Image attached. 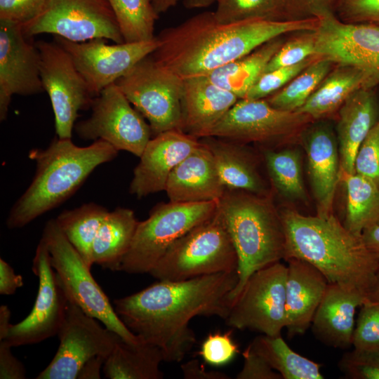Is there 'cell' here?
Returning <instances> with one entry per match:
<instances>
[{"label": "cell", "instance_id": "6da1fadb", "mask_svg": "<svg viewBox=\"0 0 379 379\" xmlns=\"http://www.w3.org/2000/svg\"><path fill=\"white\" fill-rule=\"evenodd\" d=\"M237 272H220L184 281L152 284L132 295L114 300L123 323L142 340L159 347L164 361L179 362L196 343L189 326L197 316L224 320L231 307L230 294Z\"/></svg>", "mask_w": 379, "mask_h": 379}, {"label": "cell", "instance_id": "7a4b0ae2", "mask_svg": "<svg viewBox=\"0 0 379 379\" xmlns=\"http://www.w3.org/2000/svg\"><path fill=\"white\" fill-rule=\"evenodd\" d=\"M317 17L291 20L253 19L220 23L213 12L199 13L162 30L151 54L181 79L206 75L250 53L266 42L293 32L315 31Z\"/></svg>", "mask_w": 379, "mask_h": 379}, {"label": "cell", "instance_id": "3957f363", "mask_svg": "<svg viewBox=\"0 0 379 379\" xmlns=\"http://www.w3.org/2000/svg\"><path fill=\"white\" fill-rule=\"evenodd\" d=\"M279 211L286 237L285 260L295 258L308 262L328 283L366 295L379 270V260L361 234L348 230L333 213L313 216L291 208Z\"/></svg>", "mask_w": 379, "mask_h": 379}, {"label": "cell", "instance_id": "277c9868", "mask_svg": "<svg viewBox=\"0 0 379 379\" xmlns=\"http://www.w3.org/2000/svg\"><path fill=\"white\" fill-rule=\"evenodd\" d=\"M118 150L102 140L86 147L56 138L46 149H32L34 176L6 219L8 229L21 228L70 198L98 166L111 161Z\"/></svg>", "mask_w": 379, "mask_h": 379}, {"label": "cell", "instance_id": "5b68a950", "mask_svg": "<svg viewBox=\"0 0 379 379\" xmlns=\"http://www.w3.org/2000/svg\"><path fill=\"white\" fill-rule=\"evenodd\" d=\"M218 209L238 257L239 280L230 294L232 305L255 272L285 259L286 237L273 193L226 189Z\"/></svg>", "mask_w": 379, "mask_h": 379}, {"label": "cell", "instance_id": "8992f818", "mask_svg": "<svg viewBox=\"0 0 379 379\" xmlns=\"http://www.w3.org/2000/svg\"><path fill=\"white\" fill-rule=\"evenodd\" d=\"M237 270V254L217 208L175 241L149 274L158 280L176 281Z\"/></svg>", "mask_w": 379, "mask_h": 379}, {"label": "cell", "instance_id": "52a82bcc", "mask_svg": "<svg viewBox=\"0 0 379 379\" xmlns=\"http://www.w3.org/2000/svg\"><path fill=\"white\" fill-rule=\"evenodd\" d=\"M41 238L46 244L51 265L68 299L126 341L131 343L142 341L120 319L108 297L93 278L91 267L68 241L55 219L46 222Z\"/></svg>", "mask_w": 379, "mask_h": 379}, {"label": "cell", "instance_id": "ba28073f", "mask_svg": "<svg viewBox=\"0 0 379 379\" xmlns=\"http://www.w3.org/2000/svg\"><path fill=\"white\" fill-rule=\"evenodd\" d=\"M218 201L159 203L149 217L139 221L131 246L119 271L149 273L166 250L192 229L216 212Z\"/></svg>", "mask_w": 379, "mask_h": 379}, {"label": "cell", "instance_id": "9c48e42d", "mask_svg": "<svg viewBox=\"0 0 379 379\" xmlns=\"http://www.w3.org/2000/svg\"><path fill=\"white\" fill-rule=\"evenodd\" d=\"M115 84L147 120L154 136L171 130L181 131L182 79L159 63L151 54Z\"/></svg>", "mask_w": 379, "mask_h": 379}, {"label": "cell", "instance_id": "30bf717a", "mask_svg": "<svg viewBox=\"0 0 379 379\" xmlns=\"http://www.w3.org/2000/svg\"><path fill=\"white\" fill-rule=\"evenodd\" d=\"M287 266L277 262L255 272L231 305L227 326L280 336L286 327Z\"/></svg>", "mask_w": 379, "mask_h": 379}, {"label": "cell", "instance_id": "8fae6325", "mask_svg": "<svg viewBox=\"0 0 379 379\" xmlns=\"http://www.w3.org/2000/svg\"><path fill=\"white\" fill-rule=\"evenodd\" d=\"M22 29L27 37L46 33L74 42L104 39L124 43L107 0H47L40 15Z\"/></svg>", "mask_w": 379, "mask_h": 379}, {"label": "cell", "instance_id": "7c38bea8", "mask_svg": "<svg viewBox=\"0 0 379 379\" xmlns=\"http://www.w3.org/2000/svg\"><path fill=\"white\" fill-rule=\"evenodd\" d=\"M91 107V116L74 128L81 139L102 140L118 151L141 156L152 138L151 128L115 83L95 96Z\"/></svg>", "mask_w": 379, "mask_h": 379}, {"label": "cell", "instance_id": "4fadbf2b", "mask_svg": "<svg viewBox=\"0 0 379 379\" xmlns=\"http://www.w3.org/2000/svg\"><path fill=\"white\" fill-rule=\"evenodd\" d=\"M40 57V77L47 92L58 138L72 139L80 110L91 107L95 96L69 53L57 42L34 44Z\"/></svg>", "mask_w": 379, "mask_h": 379}, {"label": "cell", "instance_id": "5bb4252c", "mask_svg": "<svg viewBox=\"0 0 379 379\" xmlns=\"http://www.w3.org/2000/svg\"><path fill=\"white\" fill-rule=\"evenodd\" d=\"M313 121L297 111L272 107L266 99H239L213 128L208 136H214L262 147L288 139L302 131Z\"/></svg>", "mask_w": 379, "mask_h": 379}, {"label": "cell", "instance_id": "9a60e30c", "mask_svg": "<svg viewBox=\"0 0 379 379\" xmlns=\"http://www.w3.org/2000/svg\"><path fill=\"white\" fill-rule=\"evenodd\" d=\"M69 300L65 315L58 332L60 344L50 362L37 379H76L83 365L91 358L107 357L119 335L101 326Z\"/></svg>", "mask_w": 379, "mask_h": 379}, {"label": "cell", "instance_id": "2e32d148", "mask_svg": "<svg viewBox=\"0 0 379 379\" xmlns=\"http://www.w3.org/2000/svg\"><path fill=\"white\" fill-rule=\"evenodd\" d=\"M32 271L39 279V289L29 314L20 322L11 324L4 341L11 347L39 343L58 334L63 321L68 298L53 268L45 241L36 247Z\"/></svg>", "mask_w": 379, "mask_h": 379}, {"label": "cell", "instance_id": "e0dca14e", "mask_svg": "<svg viewBox=\"0 0 379 379\" xmlns=\"http://www.w3.org/2000/svg\"><path fill=\"white\" fill-rule=\"evenodd\" d=\"M55 39L69 53L95 97L152 54L159 44L157 36L149 41L113 45L107 44L104 39L83 42L60 36Z\"/></svg>", "mask_w": 379, "mask_h": 379}, {"label": "cell", "instance_id": "ac0fdd59", "mask_svg": "<svg viewBox=\"0 0 379 379\" xmlns=\"http://www.w3.org/2000/svg\"><path fill=\"white\" fill-rule=\"evenodd\" d=\"M315 32V55L337 65L355 66L379 78V27L346 23L331 9L319 12Z\"/></svg>", "mask_w": 379, "mask_h": 379}, {"label": "cell", "instance_id": "d6986e66", "mask_svg": "<svg viewBox=\"0 0 379 379\" xmlns=\"http://www.w3.org/2000/svg\"><path fill=\"white\" fill-rule=\"evenodd\" d=\"M43 91L36 47L27 41L22 25L0 20V120L6 119L13 95Z\"/></svg>", "mask_w": 379, "mask_h": 379}, {"label": "cell", "instance_id": "ffe728a7", "mask_svg": "<svg viewBox=\"0 0 379 379\" xmlns=\"http://www.w3.org/2000/svg\"><path fill=\"white\" fill-rule=\"evenodd\" d=\"M307 164V174L317 215L333 214L337 185L340 182V154L336 133L329 124L319 121L300 133Z\"/></svg>", "mask_w": 379, "mask_h": 379}, {"label": "cell", "instance_id": "44dd1931", "mask_svg": "<svg viewBox=\"0 0 379 379\" xmlns=\"http://www.w3.org/2000/svg\"><path fill=\"white\" fill-rule=\"evenodd\" d=\"M199 145V139L180 130H171L154 136L147 142L133 170L129 192L141 199L165 191L172 171Z\"/></svg>", "mask_w": 379, "mask_h": 379}, {"label": "cell", "instance_id": "7402d4cb", "mask_svg": "<svg viewBox=\"0 0 379 379\" xmlns=\"http://www.w3.org/2000/svg\"><path fill=\"white\" fill-rule=\"evenodd\" d=\"M182 81L181 131L197 139L208 136L239 98L204 75Z\"/></svg>", "mask_w": 379, "mask_h": 379}, {"label": "cell", "instance_id": "603a6c76", "mask_svg": "<svg viewBox=\"0 0 379 379\" xmlns=\"http://www.w3.org/2000/svg\"><path fill=\"white\" fill-rule=\"evenodd\" d=\"M365 301L362 292L329 283L311 324L315 338L329 347L350 348L356 310Z\"/></svg>", "mask_w": 379, "mask_h": 379}, {"label": "cell", "instance_id": "cb8c5ba5", "mask_svg": "<svg viewBox=\"0 0 379 379\" xmlns=\"http://www.w3.org/2000/svg\"><path fill=\"white\" fill-rule=\"evenodd\" d=\"M286 261V328L288 337L304 334L328 285L326 277L314 265L295 258Z\"/></svg>", "mask_w": 379, "mask_h": 379}, {"label": "cell", "instance_id": "d4e9b609", "mask_svg": "<svg viewBox=\"0 0 379 379\" xmlns=\"http://www.w3.org/2000/svg\"><path fill=\"white\" fill-rule=\"evenodd\" d=\"M225 190L212 154L199 142L172 171L165 192L171 202L199 203L218 201Z\"/></svg>", "mask_w": 379, "mask_h": 379}, {"label": "cell", "instance_id": "484cf974", "mask_svg": "<svg viewBox=\"0 0 379 379\" xmlns=\"http://www.w3.org/2000/svg\"><path fill=\"white\" fill-rule=\"evenodd\" d=\"M379 99L371 88L353 93L339 109L336 137L340 154V175L354 173L357 150L378 121Z\"/></svg>", "mask_w": 379, "mask_h": 379}, {"label": "cell", "instance_id": "4316f807", "mask_svg": "<svg viewBox=\"0 0 379 379\" xmlns=\"http://www.w3.org/2000/svg\"><path fill=\"white\" fill-rule=\"evenodd\" d=\"M199 140L212 154L225 189L264 196L273 193L258 170L256 158L246 144L214 136Z\"/></svg>", "mask_w": 379, "mask_h": 379}, {"label": "cell", "instance_id": "83f0119b", "mask_svg": "<svg viewBox=\"0 0 379 379\" xmlns=\"http://www.w3.org/2000/svg\"><path fill=\"white\" fill-rule=\"evenodd\" d=\"M378 84L379 78L368 71L355 66L337 65L296 111L312 120L321 119L339 109L355 91L371 88Z\"/></svg>", "mask_w": 379, "mask_h": 379}, {"label": "cell", "instance_id": "f1b7e54d", "mask_svg": "<svg viewBox=\"0 0 379 379\" xmlns=\"http://www.w3.org/2000/svg\"><path fill=\"white\" fill-rule=\"evenodd\" d=\"M138 222L131 209L119 207L109 211L93 243V265L119 271L121 262L131 246Z\"/></svg>", "mask_w": 379, "mask_h": 379}, {"label": "cell", "instance_id": "f546056e", "mask_svg": "<svg viewBox=\"0 0 379 379\" xmlns=\"http://www.w3.org/2000/svg\"><path fill=\"white\" fill-rule=\"evenodd\" d=\"M161 350L144 341L131 343L119 336L106 359L103 373L109 379H161Z\"/></svg>", "mask_w": 379, "mask_h": 379}, {"label": "cell", "instance_id": "4dcf8cb0", "mask_svg": "<svg viewBox=\"0 0 379 379\" xmlns=\"http://www.w3.org/2000/svg\"><path fill=\"white\" fill-rule=\"evenodd\" d=\"M284 43L279 36L273 39L246 55L204 76L220 87L235 94L239 99L244 98Z\"/></svg>", "mask_w": 379, "mask_h": 379}, {"label": "cell", "instance_id": "1f68e13d", "mask_svg": "<svg viewBox=\"0 0 379 379\" xmlns=\"http://www.w3.org/2000/svg\"><path fill=\"white\" fill-rule=\"evenodd\" d=\"M346 190L344 226L361 235L370 227L379 225V186L356 173L340 175Z\"/></svg>", "mask_w": 379, "mask_h": 379}, {"label": "cell", "instance_id": "d6a6232c", "mask_svg": "<svg viewBox=\"0 0 379 379\" xmlns=\"http://www.w3.org/2000/svg\"><path fill=\"white\" fill-rule=\"evenodd\" d=\"M248 347L262 357L283 379H323L321 365L293 351L281 335L262 334Z\"/></svg>", "mask_w": 379, "mask_h": 379}, {"label": "cell", "instance_id": "836d02e7", "mask_svg": "<svg viewBox=\"0 0 379 379\" xmlns=\"http://www.w3.org/2000/svg\"><path fill=\"white\" fill-rule=\"evenodd\" d=\"M261 152L272 190L287 200L307 204L309 200L300 152L297 149L276 150L262 147Z\"/></svg>", "mask_w": 379, "mask_h": 379}, {"label": "cell", "instance_id": "e575fe53", "mask_svg": "<svg viewBox=\"0 0 379 379\" xmlns=\"http://www.w3.org/2000/svg\"><path fill=\"white\" fill-rule=\"evenodd\" d=\"M108 212L105 207L90 202L65 210L55 218L62 233L91 267L93 243Z\"/></svg>", "mask_w": 379, "mask_h": 379}, {"label": "cell", "instance_id": "d590c367", "mask_svg": "<svg viewBox=\"0 0 379 379\" xmlns=\"http://www.w3.org/2000/svg\"><path fill=\"white\" fill-rule=\"evenodd\" d=\"M331 61L317 57L286 86L265 98L272 107L285 111L300 108L331 72Z\"/></svg>", "mask_w": 379, "mask_h": 379}, {"label": "cell", "instance_id": "8d00e7d4", "mask_svg": "<svg viewBox=\"0 0 379 379\" xmlns=\"http://www.w3.org/2000/svg\"><path fill=\"white\" fill-rule=\"evenodd\" d=\"M117 21L124 42L135 43L155 38L159 15L150 0H107Z\"/></svg>", "mask_w": 379, "mask_h": 379}, {"label": "cell", "instance_id": "74e56055", "mask_svg": "<svg viewBox=\"0 0 379 379\" xmlns=\"http://www.w3.org/2000/svg\"><path fill=\"white\" fill-rule=\"evenodd\" d=\"M213 11L220 23H233L253 19L278 20L287 9L285 0H215Z\"/></svg>", "mask_w": 379, "mask_h": 379}, {"label": "cell", "instance_id": "f35d334b", "mask_svg": "<svg viewBox=\"0 0 379 379\" xmlns=\"http://www.w3.org/2000/svg\"><path fill=\"white\" fill-rule=\"evenodd\" d=\"M318 56H311L295 65L263 72L249 88L244 98L265 99L286 86Z\"/></svg>", "mask_w": 379, "mask_h": 379}, {"label": "cell", "instance_id": "ab89813d", "mask_svg": "<svg viewBox=\"0 0 379 379\" xmlns=\"http://www.w3.org/2000/svg\"><path fill=\"white\" fill-rule=\"evenodd\" d=\"M352 347L357 350H379V302L365 301L355 323Z\"/></svg>", "mask_w": 379, "mask_h": 379}, {"label": "cell", "instance_id": "60d3db41", "mask_svg": "<svg viewBox=\"0 0 379 379\" xmlns=\"http://www.w3.org/2000/svg\"><path fill=\"white\" fill-rule=\"evenodd\" d=\"M315 32L312 31L284 43L267 63L264 72L295 65L315 55Z\"/></svg>", "mask_w": 379, "mask_h": 379}, {"label": "cell", "instance_id": "b9f144b4", "mask_svg": "<svg viewBox=\"0 0 379 379\" xmlns=\"http://www.w3.org/2000/svg\"><path fill=\"white\" fill-rule=\"evenodd\" d=\"M338 365L347 378L379 379V350L353 348L342 356Z\"/></svg>", "mask_w": 379, "mask_h": 379}, {"label": "cell", "instance_id": "7bdbcfd3", "mask_svg": "<svg viewBox=\"0 0 379 379\" xmlns=\"http://www.w3.org/2000/svg\"><path fill=\"white\" fill-rule=\"evenodd\" d=\"M354 173L379 186V123L368 132L360 145L354 159Z\"/></svg>", "mask_w": 379, "mask_h": 379}, {"label": "cell", "instance_id": "ee69618b", "mask_svg": "<svg viewBox=\"0 0 379 379\" xmlns=\"http://www.w3.org/2000/svg\"><path fill=\"white\" fill-rule=\"evenodd\" d=\"M239 352L238 345L233 341L230 333H210L201 344L199 354L212 366H222L229 363Z\"/></svg>", "mask_w": 379, "mask_h": 379}, {"label": "cell", "instance_id": "f6af8a7d", "mask_svg": "<svg viewBox=\"0 0 379 379\" xmlns=\"http://www.w3.org/2000/svg\"><path fill=\"white\" fill-rule=\"evenodd\" d=\"M47 0H0V20L22 26L38 17Z\"/></svg>", "mask_w": 379, "mask_h": 379}, {"label": "cell", "instance_id": "bcb514c9", "mask_svg": "<svg viewBox=\"0 0 379 379\" xmlns=\"http://www.w3.org/2000/svg\"><path fill=\"white\" fill-rule=\"evenodd\" d=\"M244 365L237 379H283L267 362L248 346L242 353Z\"/></svg>", "mask_w": 379, "mask_h": 379}, {"label": "cell", "instance_id": "7dc6e473", "mask_svg": "<svg viewBox=\"0 0 379 379\" xmlns=\"http://www.w3.org/2000/svg\"><path fill=\"white\" fill-rule=\"evenodd\" d=\"M343 13L352 23L379 27V0H344Z\"/></svg>", "mask_w": 379, "mask_h": 379}, {"label": "cell", "instance_id": "c3c4849f", "mask_svg": "<svg viewBox=\"0 0 379 379\" xmlns=\"http://www.w3.org/2000/svg\"><path fill=\"white\" fill-rule=\"evenodd\" d=\"M11 347L4 341H0V378L25 379V368L12 354Z\"/></svg>", "mask_w": 379, "mask_h": 379}, {"label": "cell", "instance_id": "681fc988", "mask_svg": "<svg viewBox=\"0 0 379 379\" xmlns=\"http://www.w3.org/2000/svg\"><path fill=\"white\" fill-rule=\"evenodd\" d=\"M23 286L21 275L16 274L11 266L3 258L0 259V294H14L17 288Z\"/></svg>", "mask_w": 379, "mask_h": 379}, {"label": "cell", "instance_id": "f907efd6", "mask_svg": "<svg viewBox=\"0 0 379 379\" xmlns=\"http://www.w3.org/2000/svg\"><path fill=\"white\" fill-rule=\"evenodd\" d=\"M183 378L185 379H229L224 373L206 371L197 359L190 360L181 365Z\"/></svg>", "mask_w": 379, "mask_h": 379}, {"label": "cell", "instance_id": "816d5d0a", "mask_svg": "<svg viewBox=\"0 0 379 379\" xmlns=\"http://www.w3.org/2000/svg\"><path fill=\"white\" fill-rule=\"evenodd\" d=\"M334 0H285L287 8L290 6L302 13H307L309 17H314L319 12L330 9Z\"/></svg>", "mask_w": 379, "mask_h": 379}, {"label": "cell", "instance_id": "f5cc1de1", "mask_svg": "<svg viewBox=\"0 0 379 379\" xmlns=\"http://www.w3.org/2000/svg\"><path fill=\"white\" fill-rule=\"evenodd\" d=\"M150 1L158 15L167 11L180 1L189 9L206 8L215 3V0H150Z\"/></svg>", "mask_w": 379, "mask_h": 379}, {"label": "cell", "instance_id": "db71d44e", "mask_svg": "<svg viewBox=\"0 0 379 379\" xmlns=\"http://www.w3.org/2000/svg\"><path fill=\"white\" fill-rule=\"evenodd\" d=\"M106 359V357L97 355L88 359L80 369L77 379L100 378V369L103 367Z\"/></svg>", "mask_w": 379, "mask_h": 379}, {"label": "cell", "instance_id": "11a10c76", "mask_svg": "<svg viewBox=\"0 0 379 379\" xmlns=\"http://www.w3.org/2000/svg\"><path fill=\"white\" fill-rule=\"evenodd\" d=\"M361 236L366 246L379 260V225L365 230Z\"/></svg>", "mask_w": 379, "mask_h": 379}, {"label": "cell", "instance_id": "9f6ffc18", "mask_svg": "<svg viewBox=\"0 0 379 379\" xmlns=\"http://www.w3.org/2000/svg\"><path fill=\"white\" fill-rule=\"evenodd\" d=\"M11 312L6 305L0 307V341L6 339L11 324H10Z\"/></svg>", "mask_w": 379, "mask_h": 379}, {"label": "cell", "instance_id": "6f0895ef", "mask_svg": "<svg viewBox=\"0 0 379 379\" xmlns=\"http://www.w3.org/2000/svg\"><path fill=\"white\" fill-rule=\"evenodd\" d=\"M366 300L372 302H379V270L371 288L366 295Z\"/></svg>", "mask_w": 379, "mask_h": 379}, {"label": "cell", "instance_id": "680465c9", "mask_svg": "<svg viewBox=\"0 0 379 379\" xmlns=\"http://www.w3.org/2000/svg\"><path fill=\"white\" fill-rule=\"evenodd\" d=\"M378 123H379V116H378Z\"/></svg>", "mask_w": 379, "mask_h": 379}]
</instances>
